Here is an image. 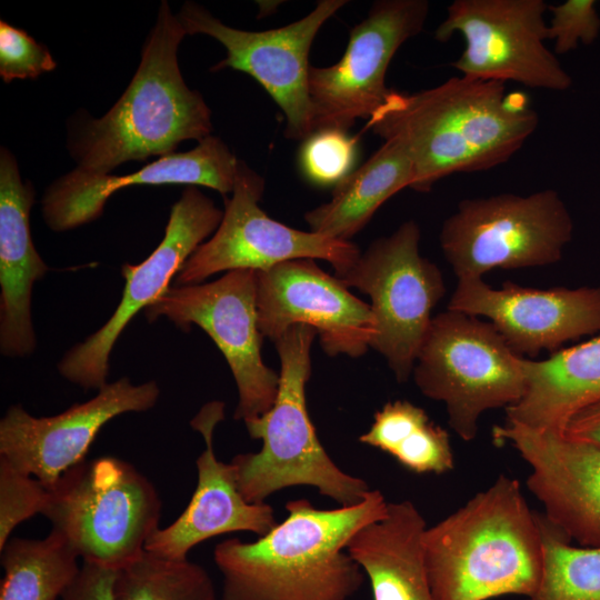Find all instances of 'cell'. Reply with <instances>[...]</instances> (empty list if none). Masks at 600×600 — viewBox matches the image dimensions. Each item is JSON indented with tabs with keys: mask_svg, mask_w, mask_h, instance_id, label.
<instances>
[{
	"mask_svg": "<svg viewBox=\"0 0 600 600\" xmlns=\"http://www.w3.org/2000/svg\"><path fill=\"white\" fill-rule=\"evenodd\" d=\"M357 139L348 131L323 129L303 140L299 166L307 180L317 186H336L352 171Z\"/></svg>",
	"mask_w": 600,
	"mask_h": 600,
	"instance_id": "f546056e",
	"label": "cell"
},
{
	"mask_svg": "<svg viewBox=\"0 0 600 600\" xmlns=\"http://www.w3.org/2000/svg\"><path fill=\"white\" fill-rule=\"evenodd\" d=\"M413 167L407 150L388 140L332 191L330 200L304 214L310 230L347 240L362 230L392 196L411 188Z\"/></svg>",
	"mask_w": 600,
	"mask_h": 600,
	"instance_id": "d4e9b609",
	"label": "cell"
},
{
	"mask_svg": "<svg viewBox=\"0 0 600 600\" xmlns=\"http://www.w3.org/2000/svg\"><path fill=\"white\" fill-rule=\"evenodd\" d=\"M504 84L459 76L416 92L390 90L367 128L407 150L411 189L428 192L450 174L508 162L536 131L529 98Z\"/></svg>",
	"mask_w": 600,
	"mask_h": 600,
	"instance_id": "6da1fadb",
	"label": "cell"
},
{
	"mask_svg": "<svg viewBox=\"0 0 600 600\" xmlns=\"http://www.w3.org/2000/svg\"><path fill=\"white\" fill-rule=\"evenodd\" d=\"M551 20L548 40L553 41L554 54L574 50L579 42L593 43L600 33V17L593 0H566L560 4H548Z\"/></svg>",
	"mask_w": 600,
	"mask_h": 600,
	"instance_id": "d6a6232c",
	"label": "cell"
},
{
	"mask_svg": "<svg viewBox=\"0 0 600 600\" xmlns=\"http://www.w3.org/2000/svg\"><path fill=\"white\" fill-rule=\"evenodd\" d=\"M563 433L600 448V400L576 412L566 423Z\"/></svg>",
	"mask_w": 600,
	"mask_h": 600,
	"instance_id": "e575fe53",
	"label": "cell"
},
{
	"mask_svg": "<svg viewBox=\"0 0 600 600\" xmlns=\"http://www.w3.org/2000/svg\"><path fill=\"white\" fill-rule=\"evenodd\" d=\"M186 34L162 1L128 88L102 118L86 121L72 138L77 171L109 174L126 161L161 158L184 140L199 142L210 136V108L201 93L187 86L178 64Z\"/></svg>",
	"mask_w": 600,
	"mask_h": 600,
	"instance_id": "277c9868",
	"label": "cell"
},
{
	"mask_svg": "<svg viewBox=\"0 0 600 600\" xmlns=\"http://www.w3.org/2000/svg\"><path fill=\"white\" fill-rule=\"evenodd\" d=\"M543 569L527 600H600V548L573 546L540 517Z\"/></svg>",
	"mask_w": 600,
	"mask_h": 600,
	"instance_id": "f1b7e54d",
	"label": "cell"
},
{
	"mask_svg": "<svg viewBox=\"0 0 600 600\" xmlns=\"http://www.w3.org/2000/svg\"><path fill=\"white\" fill-rule=\"evenodd\" d=\"M316 336L312 327L296 324L273 341L280 359L274 402L264 413L243 421L249 436L262 441L261 449L239 453L230 461L238 489L250 503H263L286 488L309 486L339 507H351L371 490L363 479L334 463L310 419L306 386Z\"/></svg>",
	"mask_w": 600,
	"mask_h": 600,
	"instance_id": "5b68a950",
	"label": "cell"
},
{
	"mask_svg": "<svg viewBox=\"0 0 600 600\" xmlns=\"http://www.w3.org/2000/svg\"><path fill=\"white\" fill-rule=\"evenodd\" d=\"M263 190V178L239 160L218 229L186 261L174 286L202 283L222 271H264L294 259L324 260L336 276L356 263L361 252L351 241L298 230L269 217L259 207Z\"/></svg>",
	"mask_w": 600,
	"mask_h": 600,
	"instance_id": "7c38bea8",
	"label": "cell"
},
{
	"mask_svg": "<svg viewBox=\"0 0 600 600\" xmlns=\"http://www.w3.org/2000/svg\"><path fill=\"white\" fill-rule=\"evenodd\" d=\"M427 523L410 501L360 528L346 550L369 579L373 600H434L423 554Z\"/></svg>",
	"mask_w": 600,
	"mask_h": 600,
	"instance_id": "603a6c76",
	"label": "cell"
},
{
	"mask_svg": "<svg viewBox=\"0 0 600 600\" xmlns=\"http://www.w3.org/2000/svg\"><path fill=\"white\" fill-rule=\"evenodd\" d=\"M422 394L444 403L449 426L471 441L488 410L517 403L526 391L522 357L491 322L448 310L434 316L412 371Z\"/></svg>",
	"mask_w": 600,
	"mask_h": 600,
	"instance_id": "52a82bcc",
	"label": "cell"
},
{
	"mask_svg": "<svg viewBox=\"0 0 600 600\" xmlns=\"http://www.w3.org/2000/svg\"><path fill=\"white\" fill-rule=\"evenodd\" d=\"M348 1L321 0L307 16L284 27L247 31L229 27L194 2L177 14L187 34H207L226 49V58L211 70L230 68L252 77L286 117L288 139L304 140L313 133L308 90L309 52L321 27Z\"/></svg>",
	"mask_w": 600,
	"mask_h": 600,
	"instance_id": "4fadbf2b",
	"label": "cell"
},
{
	"mask_svg": "<svg viewBox=\"0 0 600 600\" xmlns=\"http://www.w3.org/2000/svg\"><path fill=\"white\" fill-rule=\"evenodd\" d=\"M547 11L544 0H456L434 38L463 37L464 49L452 62L461 76L564 91L572 79L546 46Z\"/></svg>",
	"mask_w": 600,
	"mask_h": 600,
	"instance_id": "30bf717a",
	"label": "cell"
},
{
	"mask_svg": "<svg viewBox=\"0 0 600 600\" xmlns=\"http://www.w3.org/2000/svg\"><path fill=\"white\" fill-rule=\"evenodd\" d=\"M422 543L434 600L529 598L541 580L539 516L530 509L519 481L506 474L427 527Z\"/></svg>",
	"mask_w": 600,
	"mask_h": 600,
	"instance_id": "3957f363",
	"label": "cell"
},
{
	"mask_svg": "<svg viewBox=\"0 0 600 600\" xmlns=\"http://www.w3.org/2000/svg\"><path fill=\"white\" fill-rule=\"evenodd\" d=\"M428 13L427 0L376 1L350 30L341 59L329 67H310L313 132L348 131L358 119L368 120L376 112L391 90L386 74L393 56L422 31Z\"/></svg>",
	"mask_w": 600,
	"mask_h": 600,
	"instance_id": "5bb4252c",
	"label": "cell"
},
{
	"mask_svg": "<svg viewBox=\"0 0 600 600\" xmlns=\"http://www.w3.org/2000/svg\"><path fill=\"white\" fill-rule=\"evenodd\" d=\"M34 191L23 182L14 157L0 151V351L24 357L36 348L32 289L49 267L34 248L30 211Z\"/></svg>",
	"mask_w": 600,
	"mask_h": 600,
	"instance_id": "7402d4cb",
	"label": "cell"
},
{
	"mask_svg": "<svg viewBox=\"0 0 600 600\" xmlns=\"http://www.w3.org/2000/svg\"><path fill=\"white\" fill-rule=\"evenodd\" d=\"M116 600H217L213 581L203 567L163 559L144 551L117 571Z\"/></svg>",
	"mask_w": 600,
	"mask_h": 600,
	"instance_id": "83f0119b",
	"label": "cell"
},
{
	"mask_svg": "<svg viewBox=\"0 0 600 600\" xmlns=\"http://www.w3.org/2000/svg\"><path fill=\"white\" fill-rule=\"evenodd\" d=\"M156 381L133 384L129 378L107 382L97 394L50 417H34L19 404L0 420V458L51 489L70 468L83 461L101 428L127 412L153 408Z\"/></svg>",
	"mask_w": 600,
	"mask_h": 600,
	"instance_id": "e0dca14e",
	"label": "cell"
},
{
	"mask_svg": "<svg viewBox=\"0 0 600 600\" xmlns=\"http://www.w3.org/2000/svg\"><path fill=\"white\" fill-rule=\"evenodd\" d=\"M117 571L86 563L61 600H116L114 580Z\"/></svg>",
	"mask_w": 600,
	"mask_h": 600,
	"instance_id": "836d02e7",
	"label": "cell"
},
{
	"mask_svg": "<svg viewBox=\"0 0 600 600\" xmlns=\"http://www.w3.org/2000/svg\"><path fill=\"white\" fill-rule=\"evenodd\" d=\"M144 314L150 322L164 317L182 330L196 324L213 340L237 384L236 420L258 417L272 407L279 374L261 357L256 271L232 270L211 282L171 286Z\"/></svg>",
	"mask_w": 600,
	"mask_h": 600,
	"instance_id": "8fae6325",
	"label": "cell"
},
{
	"mask_svg": "<svg viewBox=\"0 0 600 600\" xmlns=\"http://www.w3.org/2000/svg\"><path fill=\"white\" fill-rule=\"evenodd\" d=\"M224 419V403L210 401L190 421L201 433L206 449L198 457V482L183 512L148 539L146 550L163 559L184 560L197 544L226 533L267 534L278 522L273 508L250 503L240 493L231 462L220 461L213 450V431Z\"/></svg>",
	"mask_w": 600,
	"mask_h": 600,
	"instance_id": "ffe728a7",
	"label": "cell"
},
{
	"mask_svg": "<svg viewBox=\"0 0 600 600\" xmlns=\"http://www.w3.org/2000/svg\"><path fill=\"white\" fill-rule=\"evenodd\" d=\"M526 391L506 409V422L563 432L579 410L600 400V336L558 350L548 359L522 358Z\"/></svg>",
	"mask_w": 600,
	"mask_h": 600,
	"instance_id": "cb8c5ba5",
	"label": "cell"
},
{
	"mask_svg": "<svg viewBox=\"0 0 600 600\" xmlns=\"http://www.w3.org/2000/svg\"><path fill=\"white\" fill-rule=\"evenodd\" d=\"M56 68L49 50L24 30L0 21V76L7 83L34 79Z\"/></svg>",
	"mask_w": 600,
	"mask_h": 600,
	"instance_id": "1f68e13d",
	"label": "cell"
},
{
	"mask_svg": "<svg viewBox=\"0 0 600 600\" xmlns=\"http://www.w3.org/2000/svg\"><path fill=\"white\" fill-rule=\"evenodd\" d=\"M388 502L370 490L358 504L318 509L307 499L286 503V519L256 541L219 542L221 600H349L364 573L346 547L363 526L386 516Z\"/></svg>",
	"mask_w": 600,
	"mask_h": 600,
	"instance_id": "7a4b0ae2",
	"label": "cell"
},
{
	"mask_svg": "<svg viewBox=\"0 0 600 600\" xmlns=\"http://www.w3.org/2000/svg\"><path fill=\"white\" fill-rule=\"evenodd\" d=\"M573 221L553 189L527 196L463 199L442 223L439 240L458 280L493 269L553 264L570 242Z\"/></svg>",
	"mask_w": 600,
	"mask_h": 600,
	"instance_id": "ba28073f",
	"label": "cell"
},
{
	"mask_svg": "<svg viewBox=\"0 0 600 600\" xmlns=\"http://www.w3.org/2000/svg\"><path fill=\"white\" fill-rule=\"evenodd\" d=\"M447 309L490 319L520 357L600 334V286L534 289L507 281L494 289L482 278L460 279Z\"/></svg>",
	"mask_w": 600,
	"mask_h": 600,
	"instance_id": "ac0fdd59",
	"label": "cell"
},
{
	"mask_svg": "<svg viewBox=\"0 0 600 600\" xmlns=\"http://www.w3.org/2000/svg\"><path fill=\"white\" fill-rule=\"evenodd\" d=\"M239 160L218 137L208 136L190 151L159 158L126 176H93L77 171L62 176L46 191L42 214L54 231H66L99 218L110 196L141 184H188L233 191Z\"/></svg>",
	"mask_w": 600,
	"mask_h": 600,
	"instance_id": "44dd1931",
	"label": "cell"
},
{
	"mask_svg": "<svg viewBox=\"0 0 600 600\" xmlns=\"http://www.w3.org/2000/svg\"><path fill=\"white\" fill-rule=\"evenodd\" d=\"M0 552V600H57L81 569L77 553L54 530L43 539L10 538Z\"/></svg>",
	"mask_w": 600,
	"mask_h": 600,
	"instance_id": "4316f807",
	"label": "cell"
},
{
	"mask_svg": "<svg viewBox=\"0 0 600 600\" xmlns=\"http://www.w3.org/2000/svg\"><path fill=\"white\" fill-rule=\"evenodd\" d=\"M359 441L390 454L416 473L441 474L454 467L448 432L407 400L388 402L378 410Z\"/></svg>",
	"mask_w": 600,
	"mask_h": 600,
	"instance_id": "484cf974",
	"label": "cell"
},
{
	"mask_svg": "<svg viewBox=\"0 0 600 600\" xmlns=\"http://www.w3.org/2000/svg\"><path fill=\"white\" fill-rule=\"evenodd\" d=\"M258 327L272 341L296 324L312 327L329 356L364 354L377 333L371 306L322 270L294 259L256 271Z\"/></svg>",
	"mask_w": 600,
	"mask_h": 600,
	"instance_id": "2e32d148",
	"label": "cell"
},
{
	"mask_svg": "<svg viewBox=\"0 0 600 600\" xmlns=\"http://www.w3.org/2000/svg\"><path fill=\"white\" fill-rule=\"evenodd\" d=\"M492 437L530 467L527 487L549 523L579 547L600 548V448L563 432L508 422L496 426Z\"/></svg>",
	"mask_w": 600,
	"mask_h": 600,
	"instance_id": "d6986e66",
	"label": "cell"
},
{
	"mask_svg": "<svg viewBox=\"0 0 600 600\" xmlns=\"http://www.w3.org/2000/svg\"><path fill=\"white\" fill-rule=\"evenodd\" d=\"M48 496L41 481L0 458V550L20 523L42 513Z\"/></svg>",
	"mask_w": 600,
	"mask_h": 600,
	"instance_id": "4dcf8cb0",
	"label": "cell"
},
{
	"mask_svg": "<svg viewBox=\"0 0 600 600\" xmlns=\"http://www.w3.org/2000/svg\"><path fill=\"white\" fill-rule=\"evenodd\" d=\"M420 236L417 222L406 221L336 276L370 297L377 326L371 348L384 357L399 382L411 376L431 312L446 292L440 269L420 254Z\"/></svg>",
	"mask_w": 600,
	"mask_h": 600,
	"instance_id": "9c48e42d",
	"label": "cell"
},
{
	"mask_svg": "<svg viewBox=\"0 0 600 600\" xmlns=\"http://www.w3.org/2000/svg\"><path fill=\"white\" fill-rule=\"evenodd\" d=\"M161 507L156 487L133 464L103 456L66 471L41 514L83 562L118 571L146 551Z\"/></svg>",
	"mask_w": 600,
	"mask_h": 600,
	"instance_id": "8992f818",
	"label": "cell"
},
{
	"mask_svg": "<svg viewBox=\"0 0 600 600\" xmlns=\"http://www.w3.org/2000/svg\"><path fill=\"white\" fill-rule=\"evenodd\" d=\"M223 211L196 186H188L172 206L162 241L139 264L121 267L126 279L121 300L109 320L58 363L68 381L89 390L104 386L109 357L124 328L162 296L191 254L218 229Z\"/></svg>",
	"mask_w": 600,
	"mask_h": 600,
	"instance_id": "9a60e30c",
	"label": "cell"
}]
</instances>
